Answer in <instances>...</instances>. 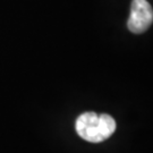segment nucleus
<instances>
[{"mask_svg":"<svg viewBox=\"0 0 153 153\" xmlns=\"http://www.w3.org/2000/svg\"><path fill=\"white\" fill-rule=\"evenodd\" d=\"M77 134L90 143H101L109 138L116 131V121L110 115L85 112L77 118Z\"/></svg>","mask_w":153,"mask_h":153,"instance_id":"f257e3e1","label":"nucleus"},{"mask_svg":"<svg viewBox=\"0 0 153 153\" xmlns=\"http://www.w3.org/2000/svg\"><path fill=\"white\" fill-rule=\"evenodd\" d=\"M153 23V9L148 0H133L127 27L134 34H141Z\"/></svg>","mask_w":153,"mask_h":153,"instance_id":"f03ea898","label":"nucleus"}]
</instances>
